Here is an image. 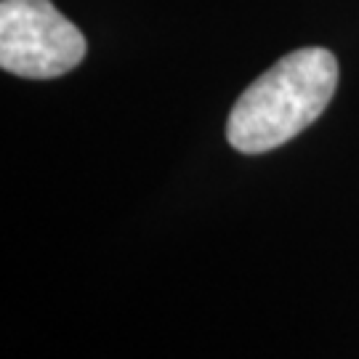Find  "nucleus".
I'll use <instances>...</instances> for the list:
<instances>
[{
	"mask_svg": "<svg viewBox=\"0 0 359 359\" xmlns=\"http://www.w3.org/2000/svg\"><path fill=\"white\" fill-rule=\"evenodd\" d=\"M338 86V62L327 48H298L253 80L226 123L237 152H271L309 128L330 104Z\"/></svg>",
	"mask_w": 359,
	"mask_h": 359,
	"instance_id": "nucleus-1",
	"label": "nucleus"
},
{
	"mask_svg": "<svg viewBox=\"0 0 359 359\" xmlns=\"http://www.w3.org/2000/svg\"><path fill=\"white\" fill-rule=\"evenodd\" d=\"M86 38L51 0L0 3V67L11 75L48 80L75 69Z\"/></svg>",
	"mask_w": 359,
	"mask_h": 359,
	"instance_id": "nucleus-2",
	"label": "nucleus"
}]
</instances>
